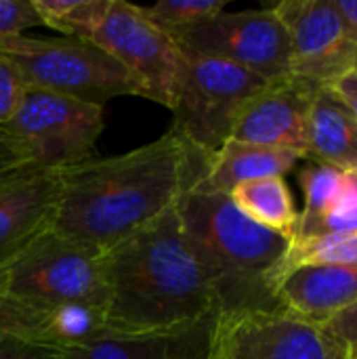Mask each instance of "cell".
Returning a JSON list of instances; mask_svg holds the SVG:
<instances>
[{
	"mask_svg": "<svg viewBox=\"0 0 357 359\" xmlns=\"http://www.w3.org/2000/svg\"><path fill=\"white\" fill-rule=\"evenodd\" d=\"M299 179H301L303 194H305V208H303V212H299V223H297L295 236L307 231L324 215H328L343 200V196L349 189L347 172L341 168L328 166V164L309 162L301 170Z\"/></svg>",
	"mask_w": 357,
	"mask_h": 359,
	"instance_id": "obj_19",
	"label": "cell"
},
{
	"mask_svg": "<svg viewBox=\"0 0 357 359\" xmlns=\"http://www.w3.org/2000/svg\"><path fill=\"white\" fill-rule=\"evenodd\" d=\"M0 359H63L61 349L23 337H2L0 339Z\"/></svg>",
	"mask_w": 357,
	"mask_h": 359,
	"instance_id": "obj_26",
	"label": "cell"
},
{
	"mask_svg": "<svg viewBox=\"0 0 357 359\" xmlns=\"http://www.w3.org/2000/svg\"><path fill=\"white\" fill-rule=\"evenodd\" d=\"M271 11L290 38L292 76L324 88L353 72L357 40L349 34L335 0H282Z\"/></svg>",
	"mask_w": 357,
	"mask_h": 359,
	"instance_id": "obj_11",
	"label": "cell"
},
{
	"mask_svg": "<svg viewBox=\"0 0 357 359\" xmlns=\"http://www.w3.org/2000/svg\"><path fill=\"white\" fill-rule=\"evenodd\" d=\"M44 320L46 311L32 309L0 294V339L23 337L44 343Z\"/></svg>",
	"mask_w": 357,
	"mask_h": 359,
	"instance_id": "obj_24",
	"label": "cell"
},
{
	"mask_svg": "<svg viewBox=\"0 0 357 359\" xmlns=\"http://www.w3.org/2000/svg\"><path fill=\"white\" fill-rule=\"evenodd\" d=\"M114 57L137 84L139 97L173 107L183 55L175 40L154 25L141 6L126 0H103L84 38Z\"/></svg>",
	"mask_w": 357,
	"mask_h": 359,
	"instance_id": "obj_8",
	"label": "cell"
},
{
	"mask_svg": "<svg viewBox=\"0 0 357 359\" xmlns=\"http://www.w3.org/2000/svg\"><path fill=\"white\" fill-rule=\"evenodd\" d=\"M353 69H356V72H357V61H356V67H353Z\"/></svg>",
	"mask_w": 357,
	"mask_h": 359,
	"instance_id": "obj_33",
	"label": "cell"
},
{
	"mask_svg": "<svg viewBox=\"0 0 357 359\" xmlns=\"http://www.w3.org/2000/svg\"><path fill=\"white\" fill-rule=\"evenodd\" d=\"M332 88L343 97V101L353 109V114H356L357 118V72H349V74H345L341 80H337L335 84H332Z\"/></svg>",
	"mask_w": 357,
	"mask_h": 359,
	"instance_id": "obj_30",
	"label": "cell"
},
{
	"mask_svg": "<svg viewBox=\"0 0 357 359\" xmlns=\"http://www.w3.org/2000/svg\"><path fill=\"white\" fill-rule=\"evenodd\" d=\"M103 330H105L103 311L80 303L59 305L46 311L44 343L61 351H67L90 343Z\"/></svg>",
	"mask_w": 357,
	"mask_h": 359,
	"instance_id": "obj_20",
	"label": "cell"
},
{
	"mask_svg": "<svg viewBox=\"0 0 357 359\" xmlns=\"http://www.w3.org/2000/svg\"><path fill=\"white\" fill-rule=\"evenodd\" d=\"M0 294L40 311L80 303L105 313V252L46 229L0 269Z\"/></svg>",
	"mask_w": 357,
	"mask_h": 359,
	"instance_id": "obj_4",
	"label": "cell"
},
{
	"mask_svg": "<svg viewBox=\"0 0 357 359\" xmlns=\"http://www.w3.org/2000/svg\"><path fill=\"white\" fill-rule=\"evenodd\" d=\"M225 6L227 0H160L151 6H141V13L168 34L217 15Z\"/></svg>",
	"mask_w": 357,
	"mask_h": 359,
	"instance_id": "obj_23",
	"label": "cell"
},
{
	"mask_svg": "<svg viewBox=\"0 0 357 359\" xmlns=\"http://www.w3.org/2000/svg\"><path fill=\"white\" fill-rule=\"evenodd\" d=\"M177 212L213 290L217 313L280 307L276 284L290 238L248 219L227 194L189 189L181 196Z\"/></svg>",
	"mask_w": 357,
	"mask_h": 359,
	"instance_id": "obj_3",
	"label": "cell"
},
{
	"mask_svg": "<svg viewBox=\"0 0 357 359\" xmlns=\"http://www.w3.org/2000/svg\"><path fill=\"white\" fill-rule=\"evenodd\" d=\"M316 86L303 78L288 76L269 82L238 114L231 137L234 141L280 147L307 158V124Z\"/></svg>",
	"mask_w": 357,
	"mask_h": 359,
	"instance_id": "obj_12",
	"label": "cell"
},
{
	"mask_svg": "<svg viewBox=\"0 0 357 359\" xmlns=\"http://www.w3.org/2000/svg\"><path fill=\"white\" fill-rule=\"evenodd\" d=\"M42 25L53 27L67 38H84L103 0H32Z\"/></svg>",
	"mask_w": 357,
	"mask_h": 359,
	"instance_id": "obj_22",
	"label": "cell"
},
{
	"mask_svg": "<svg viewBox=\"0 0 357 359\" xmlns=\"http://www.w3.org/2000/svg\"><path fill=\"white\" fill-rule=\"evenodd\" d=\"M335 6L341 13L349 34L357 40V0H335Z\"/></svg>",
	"mask_w": 357,
	"mask_h": 359,
	"instance_id": "obj_31",
	"label": "cell"
},
{
	"mask_svg": "<svg viewBox=\"0 0 357 359\" xmlns=\"http://www.w3.org/2000/svg\"><path fill=\"white\" fill-rule=\"evenodd\" d=\"M301 158L295 151L280 147L252 145L242 141H225L208 158V168L202 183L196 189L229 194L238 185L288 175Z\"/></svg>",
	"mask_w": 357,
	"mask_h": 359,
	"instance_id": "obj_17",
	"label": "cell"
},
{
	"mask_svg": "<svg viewBox=\"0 0 357 359\" xmlns=\"http://www.w3.org/2000/svg\"><path fill=\"white\" fill-rule=\"evenodd\" d=\"M42 25L32 0H0V42Z\"/></svg>",
	"mask_w": 357,
	"mask_h": 359,
	"instance_id": "obj_25",
	"label": "cell"
},
{
	"mask_svg": "<svg viewBox=\"0 0 357 359\" xmlns=\"http://www.w3.org/2000/svg\"><path fill=\"white\" fill-rule=\"evenodd\" d=\"M267 84L269 80L240 65L183 55L170 133L194 149L215 154L229 141L242 107Z\"/></svg>",
	"mask_w": 357,
	"mask_h": 359,
	"instance_id": "obj_6",
	"label": "cell"
},
{
	"mask_svg": "<svg viewBox=\"0 0 357 359\" xmlns=\"http://www.w3.org/2000/svg\"><path fill=\"white\" fill-rule=\"evenodd\" d=\"M210 156L168 130L126 154L90 158L59 170L50 229L107 252L177 208L181 196L202 183Z\"/></svg>",
	"mask_w": 357,
	"mask_h": 359,
	"instance_id": "obj_1",
	"label": "cell"
},
{
	"mask_svg": "<svg viewBox=\"0 0 357 359\" xmlns=\"http://www.w3.org/2000/svg\"><path fill=\"white\" fill-rule=\"evenodd\" d=\"M347 172V177H349V183H351V187L357 191V166L356 168H351V170H345Z\"/></svg>",
	"mask_w": 357,
	"mask_h": 359,
	"instance_id": "obj_32",
	"label": "cell"
},
{
	"mask_svg": "<svg viewBox=\"0 0 357 359\" xmlns=\"http://www.w3.org/2000/svg\"><path fill=\"white\" fill-rule=\"evenodd\" d=\"M4 57L27 88H38L84 103L101 105L114 97L135 95L128 72L103 48L80 38L15 36L0 42Z\"/></svg>",
	"mask_w": 357,
	"mask_h": 359,
	"instance_id": "obj_5",
	"label": "cell"
},
{
	"mask_svg": "<svg viewBox=\"0 0 357 359\" xmlns=\"http://www.w3.org/2000/svg\"><path fill=\"white\" fill-rule=\"evenodd\" d=\"M27 160L23 156V151L17 147V143L0 128V177L19 168V166H25Z\"/></svg>",
	"mask_w": 357,
	"mask_h": 359,
	"instance_id": "obj_29",
	"label": "cell"
},
{
	"mask_svg": "<svg viewBox=\"0 0 357 359\" xmlns=\"http://www.w3.org/2000/svg\"><path fill=\"white\" fill-rule=\"evenodd\" d=\"M25 88L27 86L19 78L17 69L4 57H0V128L8 122V118L17 109Z\"/></svg>",
	"mask_w": 357,
	"mask_h": 359,
	"instance_id": "obj_27",
	"label": "cell"
},
{
	"mask_svg": "<svg viewBox=\"0 0 357 359\" xmlns=\"http://www.w3.org/2000/svg\"><path fill=\"white\" fill-rule=\"evenodd\" d=\"M301 265L357 267V233H332L314 238H292L280 276ZM278 276V278H280Z\"/></svg>",
	"mask_w": 357,
	"mask_h": 359,
	"instance_id": "obj_21",
	"label": "cell"
},
{
	"mask_svg": "<svg viewBox=\"0 0 357 359\" xmlns=\"http://www.w3.org/2000/svg\"><path fill=\"white\" fill-rule=\"evenodd\" d=\"M231 202L255 223L292 240L299 223L292 194L284 177H269L238 185L227 194Z\"/></svg>",
	"mask_w": 357,
	"mask_h": 359,
	"instance_id": "obj_18",
	"label": "cell"
},
{
	"mask_svg": "<svg viewBox=\"0 0 357 359\" xmlns=\"http://www.w3.org/2000/svg\"><path fill=\"white\" fill-rule=\"evenodd\" d=\"M206 359H345V353L326 326L278 307L217 313Z\"/></svg>",
	"mask_w": 357,
	"mask_h": 359,
	"instance_id": "obj_10",
	"label": "cell"
},
{
	"mask_svg": "<svg viewBox=\"0 0 357 359\" xmlns=\"http://www.w3.org/2000/svg\"><path fill=\"white\" fill-rule=\"evenodd\" d=\"M322 326H326V330L339 341L345 359H357V303L337 313Z\"/></svg>",
	"mask_w": 357,
	"mask_h": 359,
	"instance_id": "obj_28",
	"label": "cell"
},
{
	"mask_svg": "<svg viewBox=\"0 0 357 359\" xmlns=\"http://www.w3.org/2000/svg\"><path fill=\"white\" fill-rule=\"evenodd\" d=\"M183 55L213 57L240 65L269 82L292 76V46L284 23L269 8L221 11L168 32Z\"/></svg>",
	"mask_w": 357,
	"mask_h": 359,
	"instance_id": "obj_9",
	"label": "cell"
},
{
	"mask_svg": "<svg viewBox=\"0 0 357 359\" xmlns=\"http://www.w3.org/2000/svg\"><path fill=\"white\" fill-rule=\"evenodd\" d=\"M307 160L341 170L357 166V118L332 88H318L307 124Z\"/></svg>",
	"mask_w": 357,
	"mask_h": 359,
	"instance_id": "obj_16",
	"label": "cell"
},
{
	"mask_svg": "<svg viewBox=\"0 0 357 359\" xmlns=\"http://www.w3.org/2000/svg\"><path fill=\"white\" fill-rule=\"evenodd\" d=\"M57 196V170L25 164L0 177V269L50 229Z\"/></svg>",
	"mask_w": 357,
	"mask_h": 359,
	"instance_id": "obj_13",
	"label": "cell"
},
{
	"mask_svg": "<svg viewBox=\"0 0 357 359\" xmlns=\"http://www.w3.org/2000/svg\"><path fill=\"white\" fill-rule=\"evenodd\" d=\"M215 318L162 332L120 334L103 330L90 343L61 353L63 359H206Z\"/></svg>",
	"mask_w": 357,
	"mask_h": 359,
	"instance_id": "obj_15",
	"label": "cell"
},
{
	"mask_svg": "<svg viewBox=\"0 0 357 359\" xmlns=\"http://www.w3.org/2000/svg\"><path fill=\"white\" fill-rule=\"evenodd\" d=\"M105 330L143 334L217 316L208 280L196 261L177 208L105 252Z\"/></svg>",
	"mask_w": 357,
	"mask_h": 359,
	"instance_id": "obj_2",
	"label": "cell"
},
{
	"mask_svg": "<svg viewBox=\"0 0 357 359\" xmlns=\"http://www.w3.org/2000/svg\"><path fill=\"white\" fill-rule=\"evenodd\" d=\"M103 128L105 107L38 88H25L2 126L27 164L57 172L90 160Z\"/></svg>",
	"mask_w": 357,
	"mask_h": 359,
	"instance_id": "obj_7",
	"label": "cell"
},
{
	"mask_svg": "<svg viewBox=\"0 0 357 359\" xmlns=\"http://www.w3.org/2000/svg\"><path fill=\"white\" fill-rule=\"evenodd\" d=\"M278 305L314 324H326L357 303V267L301 265L276 284Z\"/></svg>",
	"mask_w": 357,
	"mask_h": 359,
	"instance_id": "obj_14",
	"label": "cell"
}]
</instances>
